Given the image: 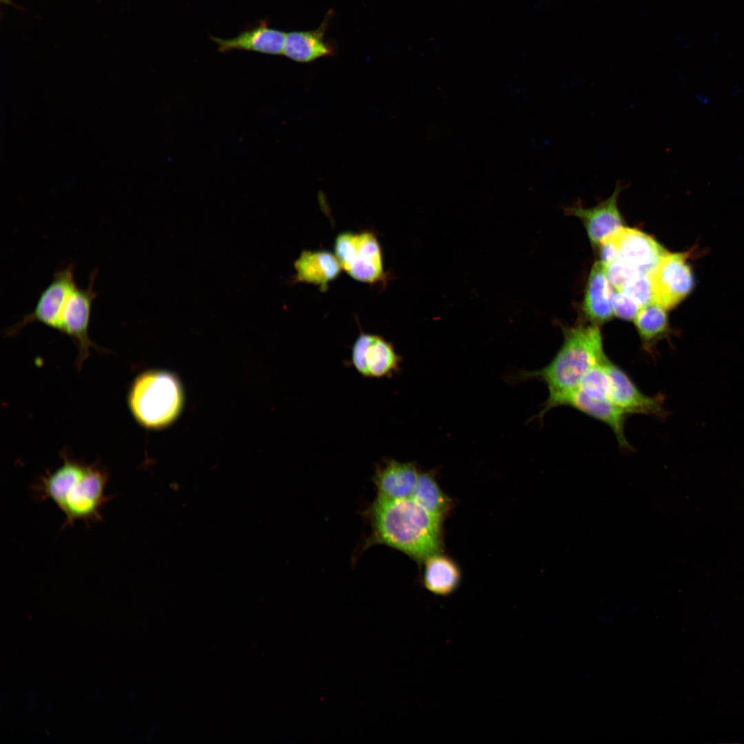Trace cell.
Returning <instances> with one entry per match:
<instances>
[{
  "label": "cell",
  "instance_id": "obj_12",
  "mask_svg": "<svg viewBox=\"0 0 744 744\" xmlns=\"http://www.w3.org/2000/svg\"><path fill=\"white\" fill-rule=\"evenodd\" d=\"M420 473L413 462L384 459L376 465L372 477L378 491L377 497L388 499L412 497Z\"/></svg>",
  "mask_w": 744,
  "mask_h": 744
},
{
  "label": "cell",
  "instance_id": "obj_2",
  "mask_svg": "<svg viewBox=\"0 0 744 744\" xmlns=\"http://www.w3.org/2000/svg\"><path fill=\"white\" fill-rule=\"evenodd\" d=\"M62 464L42 476L34 486L39 498L50 499L63 513V526L103 520L101 510L111 497L105 493L109 473L99 464H87L63 452Z\"/></svg>",
  "mask_w": 744,
  "mask_h": 744
},
{
  "label": "cell",
  "instance_id": "obj_21",
  "mask_svg": "<svg viewBox=\"0 0 744 744\" xmlns=\"http://www.w3.org/2000/svg\"><path fill=\"white\" fill-rule=\"evenodd\" d=\"M412 497L430 514L442 521L452 510V499L442 490L431 471L420 473Z\"/></svg>",
  "mask_w": 744,
  "mask_h": 744
},
{
  "label": "cell",
  "instance_id": "obj_7",
  "mask_svg": "<svg viewBox=\"0 0 744 744\" xmlns=\"http://www.w3.org/2000/svg\"><path fill=\"white\" fill-rule=\"evenodd\" d=\"M97 270L92 271L89 285L86 289L76 286L71 291L64 307L59 331L69 336L76 344L78 356L76 367L81 369L85 360L89 357L90 349L96 347L90 338L88 328L90 320L92 304L96 296L94 283Z\"/></svg>",
  "mask_w": 744,
  "mask_h": 744
},
{
  "label": "cell",
  "instance_id": "obj_15",
  "mask_svg": "<svg viewBox=\"0 0 744 744\" xmlns=\"http://www.w3.org/2000/svg\"><path fill=\"white\" fill-rule=\"evenodd\" d=\"M331 13L329 12L321 25L315 30L286 33L282 54L299 63H309L332 55L335 49L324 39Z\"/></svg>",
  "mask_w": 744,
  "mask_h": 744
},
{
  "label": "cell",
  "instance_id": "obj_24",
  "mask_svg": "<svg viewBox=\"0 0 744 744\" xmlns=\"http://www.w3.org/2000/svg\"><path fill=\"white\" fill-rule=\"evenodd\" d=\"M621 291L632 298L641 307L651 303L653 300L649 274L639 273Z\"/></svg>",
  "mask_w": 744,
  "mask_h": 744
},
{
  "label": "cell",
  "instance_id": "obj_25",
  "mask_svg": "<svg viewBox=\"0 0 744 744\" xmlns=\"http://www.w3.org/2000/svg\"><path fill=\"white\" fill-rule=\"evenodd\" d=\"M611 304L614 314L625 320H634L641 308L629 295L617 289L612 292Z\"/></svg>",
  "mask_w": 744,
  "mask_h": 744
},
{
  "label": "cell",
  "instance_id": "obj_14",
  "mask_svg": "<svg viewBox=\"0 0 744 744\" xmlns=\"http://www.w3.org/2000/svg\"><path fill=\"white\" fill-rule=\"evenodd\" d=\"M286 32L271 28L266 19L244 29L236 37L224 39L210 36L216 43L218 51L228 52L245 50L267 54H282Z\"/></svg>",
  "mask_w": 744,
  "mask_h": 744
},
{
  "label": "cell",
  "instance_id": "obj_1",
  "mask_svg": "<svg viewBox=\"0 0 744 744\" xmlns=\"http://www.w3.org/2000/svg\"><path fill=\"white\" fill-rule=\"evenodd\" d=\"M365 514L371 532L364 547L384 545L420 563L441 552L442 521L413 497L388 499L377 497Z\"/></svg>",
  "mask_w": 744,
  "mask_h": 744
},
{
  "label": "cell",
  "instance_id": "obj_6",
  "mask_svg": "<svg viewBox=\"0 0 744 744\" xmlns=\"http://www.w3.org/2000/svg\"><path fill=\"white\" fill-rule=\"evenodd\" d=\"M687 253H667L649 274L652 302L667 311L683 300L692 291L694 280Z\"/></svg>",
  "mask_w": 744,
  "mask_h": 744
},
{
  "label": "cell",
  "instance_id": "obj_22",
  "mask_svg": "<svg viewBox=\"0 0 744 744\" xmlns=\"http://www.w3.org/2000/svg\"><path fill=\"white\" fill-rule=\"evenodd\" d=\"M604 362L590 369L579 384L578 388L590 397L599 399L609 398V381Z\"/></svg>",
  "mask_w": 744,
  "mask_h": 744
},
{
  "label": "cell",
  "instance_id": "obj_18",
  "mask_svg": "<svg viewBox=\"0 0 744 744\" xmlns=\"http://www.w3.org/2000/svg\"><path fill=\"white\" fill-rule=\"evenodd\" d=\"M423 584L435 595L447 596L459 587L462 574L457 564L451 557L438 552L424 561Z\"/></svg>",
  "mask_w": 744,
  "mask_h": 744
},
{
  "label": "cell",
  "instance_id": "obj_16",
  "mask_svg": "<svg viewBox=\"0 0 744 744\" xmlns=\"http://www.w3.org/2000/svg\"><path fill=\"white\" fill-rule=\"evenodd\" d=\"M612 290L601 261L593 265L587 282L583 311L591 324L599 326L609 321L614 313L611 304Z\"/></svg>",
  "mask_w": 744,
  "mask_h": 744
},
{
  "label": "cell",
  "instance_id": "obj_11",
  "mask_svg": "<svg viewBox=\"0 0 744 744\" xmlns=\"http://www.w3.org/2000/svg\"><path fill=\"white\" fill-rule=\"evenodd\" d=\"M606 238L614 245L619 258L641 273L650 274L668 251L652 237L636 229L623 227Z\"/></svg>",
  "mask_w": 744,
  "mask_h": 744
},
{
  "label": "cell",
  "instance_id": "obj_9",
  "mask_svg": "<svg viewBox=\"0 0 744 744\" xmlns=\"http://www.w3.org/2000/svg\"><path fill=\"white\" fill-rule=\"evenodd\" d=\"M609 381V399L627 415L643 414L655 417L664 415L660 396H648L639 390L633 380L610 359L604 362Z\"/></svg>",
  "mask_w": 744,
  "mask_h": 744
},
{
  "label": "cell",
  "instance_id": "obj_20",
  "mask_svg": "<svg viewBox=\"0 0 744 744\" xmlns=\"http://www.w3.org/2000/svg\"><path fill=\"white\" fill-rule=\"evenodd\" d=\"M402 362L392 343L372 334L366 355L369 378H391L400 370Z\"/></svg>",
  "mask_w": 744,
  "mask_h": 744
},
{
  "label": "cell",
  "instance_id": "obj_8",
  "mask_svg": "<svg viewBox=\"0 0 744 744\" xmlns=\"http://www.w3.org/2000/svg\"><path fill=\"white\" fill-rule=\"evenodd\" d=\"M74 267L70 264L57 270L49 285L41 293L33 311L9 327L7 335L17 333L27 324L38 322L59 331L62 313L71 291L76 286Z\"/></svg>",
  "mask_w": 744,
  "mask_h": 744
},
{
  "label": "cell",
  "instance_id": "obj_26",
  "mask_svg": "<svg viewBox=\"0 0 744 744\" xmlns=\"http://www.w3.org/2000/svg\"><path fill=\"white\" fill-rule=\"evenodd\" d=\"M372 334L361 333L352 347L351 363L355 369L362 376L369 378L366 355Z\"/></svg>",
  "mask_w": 744,
  "mask_h": 744
},
{
  "label": "cell",
  "instance_id": "obj_17",
  "mask_svg": "<svg viewBox=\"0 0 744 744\" xmlns=\"http://www.w3.org/2000/svg\"><path fill=\"white\" fill-rule=\"evenodd\" d=\"M295 281L313 284L326 291L342 267L335 254L327 250L303 251L294 262Z\"/></svg>",
  "mask_w": 744,
  "mask_h": 744
},
{
  "label": "cell",
  "instance_id": "obj_23",
  "mask_svg": "<svg viewBox=\"0 0 744 744\" xmlns=\"http://www.w3.org/2000/svg\"><path fill=\"white\" fill-rule=\"evenodd\" d=\"M605 268L610 285L617 290H622L631 280L641 273L620 258Z\"/></svg>",
  "mask_w": 744,
  "mask_h": 744
},
{
  "label": "cell",
  "instance_id": "obj_10",
  "mask_svg": "<svg viewBox=\"0 0 744 744\" xmlns=\"http://www.w3.org/2000/svg\"><path fill=\"white\" fill-rule=\"evenodd\" d=\"M626 187L622 182H618L612 194L592 207L586 208L577 204L564 208L566 214L576 216L583 222L593 245H599L603 240L623 227L618 198Z\"/></svg>",
  "mask_w": 744,
  "mask_h": 744
},
{
  "label": "cell",
  "instance_id": "obj_5",
  "mask_svg": "<svg viewBox=\"0 0 744 744\" xmlns=\"http://www.w3.org/2000/svg\"><path fill=\"white\" fill-rule=\"evenodd\" d=\"M334 249L342 269L355 280L374 284L385 278L382 250L374 233L341 232Z\"/></svg>",
  "mask_w": 744,
  "mask_h": 744
},
{
  "label": "cell",
  "instance_id": "obj_13",
  "mask_svg": "<svg viewBox=\"0 0 744 744\" xmlns=\"http://www.w3.org/2000/svg\"><path fill=\"white\" fill-rule=\"evenodd\" d=\"M568 406L607 424L614 433L621 447L631 448L624 433L627 414L609 398L599 399L590 397L579 388L561 397L555 407Z\"/></svg>",
  "mask_w": 744,
  "mask_h": 744
},
{
  "label": "cell",
  "instance_id": "obj_3",
  "mask_svg": "<svg viewBox=\"0 0 744 744\" xmlns=\"http://www.w3.org/2000/svg\"><path fill=\"white\" fill-rule=\"evenodd\" d=\"M563 331L562 345L546 366L535 371L520 370L510 379L515 383L535 379L546 384L548 398L532 420H542L561 396L579 387L590 369L608 358L599 326L579 324Z\"/></svg>",
  "mask_w": 744,
  "mask_h": 744
},
{
  "label": "cell",
  "instance_id": "obj_19",
  "mask_svg": "<svg viewBox=\"0 0 744 744\" xmlns=\"http://www.w3.org/2000/svg\"><path fill=\"white\" fill-rule=\"evenodd\" d=\"M666 309L652 302L641 308L634 319L644 350L652 352L657 343L670 332Z\"/></svg>",
  "mask_w": 744,
  "mask_h": 744
},
{
  "label": "cell",
  "instance_id": "obj_4",
  "mask_svg": "<svg viewBox=\"0 0 744 744\" xmlns=\"http://www.w3.org/2000/svg\"><path fill=\"white\" fill-rule=\"evenodd\" d=\"M183 391L176 377L169 372L149 370L133 381L127 404L137 422L149 429L169 425L180 413Z\"/></svg>",
  "mask_w": 744,
  "mask_h": 744
}]
</instances>
